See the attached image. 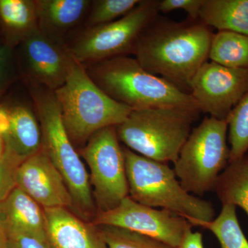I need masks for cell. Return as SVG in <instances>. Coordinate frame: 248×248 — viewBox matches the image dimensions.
<instances>
[{"label": "cell", "mask_w": 248, "mask_h": 248, "mask_svg": "<svg viewBox=\"0 0 248 248\" xmlns=\"http://www.w3.org/2000/svg\"><path fill=\"white\" fill-rule=\"evenodd\" d=\"M22 45L30 84L53 92L62 87L75 61L67 45L52 40L39 29L28 35Z\"/></svg>", "instance_id": "7c38bea8"}, {"label": "cell", "mask_w": 248, "mask_h": 248, "mask_svg": "<svg viewBox=\"0 0 248 248\" xmlns=\"http://www.w3.org/2000/svg\"><path fill=\"white\" fill-rule=\"evenodd\" d=\"M20 163L5 151L4 156L0 159V203L16 187L15 174Z\"/></svg>", "instance_id": "484cf974"}, {"label": "cell", "mask_w": 248, "mask_h": 248, "mask_svg": "<svg viewBox=\"0 0 248 248\" xmlns=\"http://www.w3.org/2000/svg\"><path fill=\"white\" fill-rule=\"evenodd\" d=\"M214 191L222 204L239 206L248 216V151L228 164L218 178Z\"/></svg>", "instance_id": "d6986e66"}, {"label": "cell", "mask_w": 248, "mask_h": 248, "mask_svg": "<svg viewBox=\"0 0 248 248\" xmlns=\"http://www.w3.org/2000/svg\"><path fill=\"white\" fill-rule=\"evenodd\" d=\"M209 59L222 66L248 71V35L218 31L213 34Z\"/></svg>", "instance_id": "ffe728a7"}, {"label": "cell", "mask_w": 248, "mask_h": 248, "mask_svg": "<svg viewBox=\"0 0 248 248\" xmlns=\"http://www.w3.org/2000/svg\"><path fill=\"white\" fill-rule=\"evenodd\" d=\"M5 143L4 138L1 135H0V159L2 158L5 155Z\"/></svg>", "instance_id": "d6a6232c"}, {"label": "cell", "mask_w": 248, "mask_h": 248, "mask_svg": "<svg viewBox=\"0 0 248 248\" xmlns=\"http://www.w3.org/2000/svg\"><path fill=\"white\" fill-rule=\"evenodd\" d=\"M0 221L6 234L22 233L47 240L43 208L19 187L0 203Z\"/></svg>", "instance_id": "2e32d148"}, {"label": "cell", "mask_w": 248, "mask_h": 248, "mask_svg": "<svg viewBox=\"0 0 248 248\" xmlns=\"http://www.w3.org/2000/svg\"><path fill=\"white\" fill-rule=\"evenodd\" d=\"M177 248H204L203 236L199 232H187L182 244Z\"/></svg>", "instance_id": "f546056e"}, {"label": "cell", "mask_w": 248, "mask_h": 248, "mask_svg": "<svg viewBox=\"0 0 248 248\" xmlns=\"http://www.w3.org/2000/svg\"><path fill=\"white\" fill-rule=\"evenodd\" d=\"M0 248H8L7 234L1 221H0Z\"/></svg>", "instance_id": "1f68e13d"}, {"label": "cell", "mask_w": 248, "mask_h": 248, "mask_svg": "<svg viewBox=\"0 0 248 248\" xmlns=\"http://www.w3.org/2000/svg\"><path fill=\"white\" fill-rule=\"evenodd\" d=\"M94 226L124 228L149 236L173 248L182 244L192 225L184 217L169 210H158L135 202L129 196L115 208L99 211Z\"/></svg>", "instance_id": "30bf717a"}, {"label": "cell", "mask_w": 248, "mask_h": 248, "mask_svg": "<svg viewBox=\"0 0 248 248\" xmlns=\"http://www.w3.org/2000/svg\"><path fill=\"white\" fill-rule=\"evenodd\" d=\"M11 127V119L9 110L4 108H0V135L4 137L7 135Z\"/></svg>", "instance_id": "4dcf8cb0"}, {"label": "cell", "mask_w": 248, "mask_h": 248, "mask_svg": "<svg viewBox=\"0 0 248 248\" xmlns=\"http://www.w3.org/2000/svg\"><path fill=\"white\" fill-rule=\"evenodd\" d=\"M43 211L50 248H107L99 232L66 208H43Z\"/></svg>", "instance_id": "5bb4252c"}, {"label": "cell", "mask_w": 248, "mask_h": 248, "mask_svg": "<svg viewBox=\"0 0 248 248\" xmlns=\"http://www.w3.org/2000/svg\"><path fill=\"white\" fill-rule=\"evenodd\" d=\"M101 226L98 232L107 248H173L157 240L128 230Z\"/></svg>", "instance_id": "d4e9b609"}, {"label": "cell", "mask_w": 248, "mask_h": 248, "mask_svg": "<svg viewBox=\"0 0 248 248\" xmlns=\"http://www.w3.org/2000/svg\"><path fill=\"white\" fill-rule=\"evenodd\" d=\"M228 122L231 163L248 151V93L232 111Z\"/></svg>", "instance_id": "603a6c76"}, {"label": "cell", "mask_w": 248, "mask_h": 248, "mask_svg": "<svg viewBox=\"0 0 248 248\" xmlns=\"http://www.w3.org/2000/svg\"><path fill=\"white\" fill-rule=\"evenodd\" d=\"M199 20L218 31L248 35V0H205Z\"/></svg>", "instance_id": "ac0fdd59"}, {"label": "cell", "mask_w": 248, "mask_h": 248, "mask_svg": "<svg viewBox=\"0 0 248 248\" xmlns=\"http://www.w3.org/2000/svg\"><path fill=\"white\" fill-rule=\"evenodd\" d=\"M0 21L14 40L22 42L38 29L35 1L0 0Z\"/></svg>", "instance_id": "44dd1931"}, {"label": "cell", "mask_w": 248, "mask_h": 248, "mask_svg": "<svg viewBox=\"0 0 248 248\" xmlns=\"http://www.w3.org/2000/svg\"><path fill=\"white\" fill-rule=\"evenodd\" d=\"M31 97L40 121L42 143L52 162L66 183L73 208L83 215H90L94 203L89 177L82 161L67 133L61 109L53 91L30 84Z\"/></svg>", "instance_id": "8992f818"}, {"label": "cell", "mask_w": 248, "mask_h": 248, "mask_svg": "<svg viewBox=\"0 0 248 248\" xmlns=\"http://www.w3.org/2000/svg\"><path fill=\"white\" fill-rule=\"evenodd\" d=\"M130 198L138 203L195 221H210L215 211L211 202L184 190L169 164L148 159L123 148Z\"/></svg>", "instance_id": "277c9868"}, {"label": "cell", "mask_w": 248, "mask_h": 248, "mask_svg": "<svg viewBox=\"0 0 248 248\" xmlns=\"http://www.w3.org/2000/svg\"><path fill=\"white\" fill-rule=\"evenodd\" d=\"M54 93L74 146L86 145L102 129L123 123L133 110L106 94L76 60L66 82Z\"/></svg>", "instance_id": "3957f363"}, {"label": "cell", "mask_w": 248, "mask_h": 248, "mask_svg": "<svg viewBox=\"0 0 248 248\" xmlns=\"http://www.w3.org/2000/svg\"><path fill=\"white\" fill-rule=\"evenodd\" d=\"M156 0H141L129 14L108 24L85 29L71 45L72 56L84 67L133 53L147 27L158 17Z\"/></svg>", "instance_id": "ba28073f"}, {"label": "cell", "mask_w": 248, "mask_h": 248, "mask_svg": "<svg viewBox=\"0 0 248 248\" xmlns=\"http://www.w3.org/2000/svg\"><path fill=\"white\" fill-rule=\"evenodd\" d=\"M8 248H50L48 240L22 233L7 234Z\"/></svg>", "instance_id": "83f0119b"}, {"label": "cell", "mask_w": 248, "mask_h": 248, "mask_svg": "<svg viewBox=\"0 0 248 248\" xmlns=\"http://www.w3.org/2000/svg\"><path fill=\"white\" fill-rule=\"evenodd\" d=\"M205 0H161L158 3V11L164 14L183 10L192 20H199L201 9Z\"/></svg>", "instance_id": "4316f807"}, {"label": "cell", "mask_w": 248, "mask_h": 248, "mask_svg": "<svg viewBox=\"0 0 248 248\" xmlns=\"http://www.w3.org/2000/svg\"><path fill=\"white\" fill-rule=\"evenodd\" d=\"M91 3L89 0H36L39 30L67 45L64 36L87 16Z\"/></svg>", "instance_id": "9a60e30c"}, {"label": "cell", "mask_w": 248, "mask_h": 248, "mask_svg": "<svg viewBox=\"0 0 248 248\" xmlns=\"http://www.w3.org/2000/svg\"><path fill=\"white\" fill-rule=\"evenodd\" d=\"M11 127L3 137L5 149L22 164L43 146L40 124L29 107L18 105L9 110Z\"/></svg>", "instance_id": "e0dca14e"}, {"label": "cell", "mask_w": 248, "mask_h": 248, "mask_svg": "<svg viewBox=\"0 0 248 248\" xmlns=\"http://www.w3.org/2000/svg\"><path fill=\"white\" fill-rule=\"evenodd\" d=\"M15 179L16 187L30 196L42 208H73L64 179L43 146L18 166Z\"/></svg>", "instance_id": "4fadbf2b"}, {"label": "cell", "mask_w": 248, "mask_h": 248, "mask_svg": "<svg viewBox=\"0 0 248 248\" xmlns=\"http://www.w3.org/2000/svg\"><path fill=\"white\" fill-rule=\"evenodd\" d=\"M213 33L200 20L175 22L157 18L133 51L143 68L189 93L192 78L209 59Z\"/></svg>", "instance_id": "6da1fadb"}, {"label": "cell", "mask_w": 248, "mask_h": 248, "mask_svg": "<svg viewBox=\"0 0 248 248\" xmlns=\"http://www.w3.org/2000/svg\"><path fill=\"white\" fill-rule=\"evenodd\" d=\"M141 0H97L91 3L86 16V29L114 22L129 14Z\"/></svg>", "instance_id": "cb8c5ba5"}, {"label": "cell", "mask_w": 248, "mask_h": 248, "mask_svg": "<svg viewBox=\"0 0 248 248\" xmlns=\"http://www.w3.org/2000/svg\"><path fill=\"white\" fill-rule=\"evenodd\" d=\"M13 48L9 44L0 46V93L9 77L12 63Z\"/></svg>", "instance_id": "f1b7e54d"}, {"label": "cell", "mask_w": 248, "mask_h": 248, "mask_svg": "<svg viewBox=\"0 0 248 248\" xmlns=\"http://www.w3.org/2000/svg\"><path fill=\"white\" fill-rule=\"evenodd\" d=\"M228 130V120L208 117L191 131L173 169L189 193L202 196L214 191L231 158Z\"/></svg>", "instance_id": "52a82bcc"}, {"label": "cell", "mask_w": 248, "mask_h": 248, "mask_svg": "<svg viewBox=\"0 0 248 248\" xmlns=\"http://www.w3.org/2000/svg\"><path fill=\"white\" fill-rule=\"evenodd\" d=\"M236 206L223 204L221 211L210 221H195L192 226H200L215 234L221 248H248V241L240 226Z\"/></svg>", "instance_id": "7402d4cb"}, {"label": "cell", "mask_w": 248, "mask_h": 248, "mask_svg": "<svg viewBox=\"0 0 248 248\" xmlns=\"http://www.w3.org/2000/svg\"><path fill=\"white\" fill-rule=\"evenodd\" d=\"M201 112L179 108L133 110L116 126L117 136L129 149L159 161L174 164Z\"/></svg>", "instance_id": "5b68a950"}, {"label": "cell", "mask_w": 248, "mask_h": 248, "mask_svg": "<svg viewBox=\"0 0 248 248\" xmlns=\"http://www.w3.org/2000/svg\"><path fill=\"white\" fill-rule=\"evenodd\" d=\"M248 93V71L207 62L192 78L189 93L202 112L228 120Z\"/></svg>", "instance_id": "8fae6325"}, {"label": "cell", "mask_w": 248, "mask_h": 248, "mask_svg": "<svg viewBox=\"0 0 248 248\" xmlns=\"http://www.w3.org/2000/svg\"><path fill=\"white\" fill-rule=\"evenodd\" d=\"M85 68L106 94L132 110L179 108L202 112L190 93L146 71L135 58L115 57Z\"/></svg>", "instance_id": "7a4b0ae2"}, {"label": "cell", "mask_w": 248, "mask_h": 248, "mask_svg": "<svg viewBox=\"0 0 248 248\" xmlns=\"http://www.w3.org/2000/svg\"><path fill=\"white\" fill-rule=\"evenodd\" d=\"M79 152L89 165L99 211L115 208L129 196L124 149L116 126L94 133Z\"/></svg>", "instance_id": "9c48e42d"}]
</instances>
